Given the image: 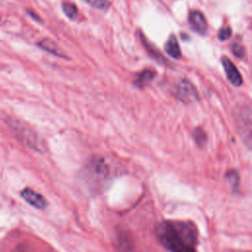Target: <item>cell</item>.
I'll return each mask as SVG.
<instances>
[{
	"label": "cell",
	"instance_id": "cell-1",
	"mask_svg": "<svg viewBox=\"0 0 252 252\" xmlns=\"http://www.w3.org/2000/svg\"><path fill=\"white\" fill-rule=\"evenodd\" d=\"M158 241L170 252H198V230L187 220H162L156 227Z\"/></svg>",
	"mask_w": 252,
	"mask_h": 252
},
{
	"label": "cell",
	"instance_id": "cell-2",
	"mask_svg": "<svg viewBox=\"0 0 252 252\" xmlns=\"http://www.w3.org/2000/svg\"><path fill=\"white\" fill-rule=\"evenodd\" d=\"M7 125L10 127L11 131L15 134V136L27 147L32 148L36 151H41L42 143L37 136V134L25 122L15 119V118H8L6 120Z\"/></svg>",
	"mask_w": 252,
	"mask_h": 252
},
{
	"label": "cell",
	"instance_id": "cell-3",
	"mask_svg": "<svg viewBox=\"0 0 252 252\" xmlns=\"http://www.w3.org/2000/svg\"><path fill=\"white\" fill-rule=\"evenodd\" d=\"M86 173L90 180H94L95 182H101L108 175V166L102 158H94L87 164Z\"/></svg>",
	"mask_w": 252,
	"mask_h": 252
},
{
	"label": "cell",
	"instance_id": "cell-4",
	"mask_svg": "<svg viewBox=\"0 0 252 252\" xmlns=\"http://www.w3.org/2000/svg\"><path fill=\"white\" fill-rule=\"evenodd\" d=\"M174 95L183 102H191L199 98L197 90L187 80H181L175 87Z\"/></svg>",
	"mask_w": 252,
	"mask_h": 252
},
{
	"label": "cell",
	"instance_id": "cell-5",
	"mask_svg": "<svg viewBox=\"0 0 252 252\" xmlns=\"http://www.w3.org/2000/svg\"><path fill=\"white\" fill-rule=\"evenodd\" d=\"M221 63H222V66H223V69H224V72L226 74V77H227V80L233 85V86H236V87H239L242 85L243 83V80H242V77L238 71V69L235 67V65L231 62L230 59H228L227 57L223 56L221 58Z\"/></svg>",
	"mask_w": 252,
	"mask_h": 252
},
{
	"label": "cell",
	"instance_id": "cell-6",
	"mask_svg": "<svg viewBox=\"0 0 252 252\" xmlns=\"http://www.w3.org/2000/svg\"><path fill=\"white\" fill-rule=\"evenodd\" d=\"M189 24L193 31L200 34H205L208 30V23L205 16L200 11H192L189 14Z\"/></svg>",
	"mask_w": 252,
	"mask_h": 252
},
{
	"label": "cell",
	"instance_id": "cell-7",
	"mask_svg": "<svg viewBox=\"0 0 252 252\" xmlns=\"http://www.w3.org/2000/svg\"><path fill=\"white\" fill-rule=\"evenodd\" d=\"M21 195L26 202L37 209H44L47 205L44 197L31 188H25L21 192Z\"/></svg>",
	"mask_w": 252,
	"mask_h": 252
},
{
	"label": "cell",
	"instance_id": "cell-8",
	"mask_svg": "<svg viewBox=\"0 0 252 252\" xmlns=\"http://www.w3.org/2000/svg\"><path fill=\"white\" fill-rule=\"evenodd\" d=\"M247 107H242V109L239 111H237V114L239 116V119H237L238 122H241V124L239 125V129L242 131V135L244 136V138L247 140V144L248 146L250 145V134H251V119H250V109L247 111V113L245 112Z\"/></svg>",
	"mask_w": 252,
	"mask_h": 252
},
{
	"label": "cell",
	"instance_id": "cell-9",
	"mask_svg": "<svg viewBox=\"0 0 252 252\" xmlns=\"http://www.w3.org/2000/svg\"><path fill=\"white\" fill-rule=\"evenodd\" d=\"M38 46L41 47L42 49H44L45 51L53 54V55H56L58 57H61V58H69L67 55L64 54V52L60 49V47L57 45L56 42H54L53 40H51L50 38H43L41 39L39 42H38Z\"/></svg>",
	"mask_w": 252,
	"mask_h": 252
},
{
	"label": "cell",
	"instance_id": "cell-10",
	"mask_svg": "<svg viewBox=\"0 0 252 252\" xmlns=\"http://www.w3.org/2000/svg\"><path fill=\"white\" fill-rule=\"evenodd\" d=\"M164 49H165L166 53L174 59H179L181 57V49L179 47L177 38L174 34H170V36L168 37V39L165 42Z\"/></svg>",
	"mask_w": 252,
	"mask_h": 252
},
{
	"label": "cell",
	"instance_id": "cell-11",
	"mask_svg": "<svg viewBox=\"0 0 252 252\" xmlns=\"http://www.w3.org/2000/svg\"><path fill=\"white\" fill-rule=\"evenodd\" d=\"M155 76L156 73L154 71L146 69L137 76L136 80L134 81V85L139 89H143L152 83V81L155 79Z\"/></svg>",
	"mask_w": 252,
	"mask_h": 252
},
{
	"label": "cell",
	"instance_id": "cell-12",
	"mask_svg": "<svg viewBox=\"0 0 252 252\" xmlns=\"http://www.w3.org/2000/svg\"><path fill=\"white\" fill-rule=\"evenodd\" d=\"M141 39H143V43H144L146 49L148 50L149 54H150L155 60L158 61V62L161 63V64H166V63H167L166 60L164 59V57L162 56V54L158 51V49H157L151 42H149V41L145 38V36H144L143 33H141Z\"/></svg>",
	"mask_w": 252,
	"mask_h": 252
},
{
	"label": "cell",
	"instance_id": "cell-13",
	"mask_svg": "<svg viewBox=\"0 0 252 252\" xmlns=\"http://www.w3.org/2000/svg\"><path fill=\"white\" fill-rule=\"evenodd\" d=\"M62 10L69 19L76 20L78 18V9L73 3H70V2L62 3Z\"/></svg>",
	"mask_w": 252,
	"mask_h": 252
},
{
	"label": "cell",
	"instance_id": "cell-14",
	"mask_svg": "<svg viewBox=\"0 0 252 252\" xmlns=\"http://www.w3.org/2000/svg\"><path fill=\"white\" fill-rule=\"evenodd\" d=\"M193 137H194V140H195L196 144L199 147H203L207 142V135H206L205 131L200 127H198L194 130Z\"/></svg>",
	"mask_w": 252,
	"mask_h": 252
},
{
	"label": "cell",
	"instance_id": "cell-15",
	"mask_svg": "<svg viewBox=\"0 0 252 252\" xmlns=\"http://www.w3.org/2000/svg\"><path fill=\"white\" fill-rule=\"evenodd\" d=\"M91 7L97 10H106L109 7V0H83Z\"/></svg>",
	"mask_w": 252,
	"mask_h": 252
},
{
	"label": "cell",
	"instance_id": "cell-16",
	"mask_svg": "<svg viewBox=\"0 0 252 252\" xmlns=\"http://www.w3.org/2000/svg\"><path fill=\"white\" fill-rule=\"evenodd\" d=\"M232 49V53L238 57V58H243L245 55V48L243 45L239 44V43H233V45L231 46Z\"/></svg>",
	"mask_w": 252,
	"mask_h": 252
},
{
	"label": "cell",
	"instance_id": "cell-17",
	"mask_svg": "<svg viewBox=\"0 0 252 252\" xmlns=\"http://www.w3.org/2000/svg\"><path fill=\"white\" fill-rule=\"evenodd\" d=\"M231 29L229 27H225V28H222L219 33H218V37L220 40L223 41V40H226L228 39L230 36H231Z\"/></svg>",
	"mask_w": 252,
	"mask_h": 252
},
{
	"label": "cell",
	"instance_id": "cell-18",
	"mask_svg": "<svg viewBox=\"0 0 252 252\" xmlns=\"http://www.w3.org/2000/svg\"><path fill=\"white\" fill-rule=\"evenodd\" d=\"M226 177L228 179V181L232 184L233 188H236L237 184H238V174L235 170H232V171H228L227 174H226Z\"/></svg>",
	"mask_w": 252,
	"mask_h": 252
}]
</instances>
